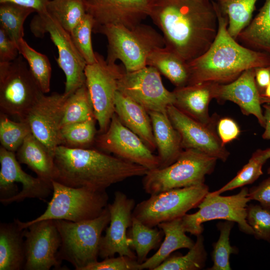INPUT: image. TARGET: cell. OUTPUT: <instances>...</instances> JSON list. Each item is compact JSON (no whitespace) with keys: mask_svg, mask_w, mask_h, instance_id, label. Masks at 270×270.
Masks as SVG:
<instances>
[{"mask_svg":"<svg viewBox=\"0 0 270 270\" xmlns=\"http://www.w3.org/2000/svg\"><path fill=\"white\" fill-rule=\"evenodd\" d=\"M216 84L204 82L176 88L172 91L175 99L174 106L191 118L215 128L216 117L210 116L208 106L214 98Z\"/></svg>","mask_w":270,"mask_h":270,"instance_id":"cell-22","label":"cell"},{"mask_svg":"<svg viewBox=\"0 0 270 270\" xmlns=\"http://www.w3.org/2000/svg\"><path fill=\"white\" fill-rule=\"evenodd\" d=\"M44 94L20 56L0 62V110L24 120Z\"/></svg>","mask_w":270,"mask_h":270,"instance_id":"cell-8","label":"cell"},{"mask_svg":"<svg viewBox=\"0 0 270 270\" xmlns=\"http://www.w3.org/2000/svg\"><path fill=\"white\" fill-rule=\"evenodd\" d=\"M94 29L106 25L132 28L148 16L151 0H84Z\"/></svg>","mask_w":270,"mask_h":270,"instance_id":"cell-20","label":"cell"},{"mask_svg":"<svg viewBox=\"0 0 270 270\" xmlns=\"http://www.w3.org/2000/svg\"><path fill=\"white\" fill-rule=\"evenodd\" d=\"M267 173H268V174H270V166H269V168L267 170Z\"/></svg>","mask_w":270,"mask_h":270,"instance_id":"cell-53","label":"cell"},{"mask_svg":"<svg viewBox=\"0 0 270 270\" xmlns=\"http://www.w3.org/2000/svg\"><path fill=\"white\" fill-rule=\"evenodd\" d=\"M212 1L218 18V32L208 49L188 62L190 78L188 85L204 82L226 84L247 70L270 65V54L248 48L230 34L228 17Z\"/></svg>","mask_w":270,"mask_h":270,"instance_id":"cell-3","label":"cell"},{"mask_svg":"<svg viewBox=\"0 0 270 270\" xmlns=\"http://www.w3.org/2000/svg\"><path fill=\"white\" fill-rule=\"evenodd\" d=\"M8 116L0 113V142L1 146L15 152L32 132L27 122H15Z\"/></svg>","mask_w":270,"mask_h":270,"instance_id":"cell-38","label":"cell"},{"mask_svg":"<svg viewBox=\"0 0 270 270\" xmlns=\"http://www.w3.org/2000/svg\"><path fill=\"white\" fill-rule=\"evenodd\" d=\"M93 32L104 35L108 40L106 60L123 64L127 72H134L146 66L149 54L165 46L164 37L150 25L140 23L130 28L122 26H98Z\"/></svg>","mask_w":270,"mask_h":270,"instance_id":"cell-4","label":"cell"},{"mask_svg":"<svg viewBox=\"0 0 270 270\" xmlns=\"http://www.w3.org/2000/svg\"><path fill=\"white\" fill-rule=\"evenodd\" d=\"M96 61L86 65V85L92 100L94 116L98 125V133L108 129L114 114L118 81L124 70L115 64L108 63L96 52Z\"/></svg>","mask_w":270,"mask_h":270,"instance_id":"cell-12","label":"cell"},{"mask_svg":"<svg viewBox=\"0 0 270 270\" xmlns=\"http://www.w3.org/2000/svg\"><path fill=\"white\" fill-rule=\"evenodd\" d=\"M30 27L36 37L42 38L48 34L57 48L58 56L56 62L66 76L64 94L68 96L86 84L85 60L76 47L70 34L47 12L37 13Z\"/></svg>","mask_w":270,"mask_h":270,"instance_id":"cell-10","label":"cell"},{"mask_svg":"<svg viewBox=\"0 0 270 270\" xmlns=\"http://www.w3.org/2000/svg\"><path fill=\"white\" fill-rule=\"evenodd\" d=\"M96 118L62 126L61 145L72 148H90L94 144L97 130Z\"/></svg>","mask_w":270,"mask_h":270,"instance_id":"cell-36","label":"cell"},{"mask_svg":"<svg viewBox=\"0 0 270 270\" xmlns=\"http://www.w3.org/2000/svg\"><path fill=\"white\" fill-rule=\"evenodd\" d=\"M150 227L132 216V222L127 232L130 248L134 250L140 264L146 259L148 253L160 246L164 232L159 228Z\"/></svg>","mask_w":270,"mask_h":270,"instance_id":"cell-30","label":"cell"},{"mask_svg":"<svg viewBox=\"0 0 270 270\" xmlns=\"http://www.w3.org/2000/svg\"><path fill=\"white\" fill-rule=\"evenodd\" d=\"M264 164L260 161L252 156L248 163L238 172L234 178L220 188L212 192L220 194L226 191L253 183L262 174V167Z\"/></svg>","mask_w":270,"mask_h":270,"instance_id":"cell-42","label":"cell"},{"mask_svg":"<svg viewBox=\"0 0 270 270\" xmlns=\"http://www.w3.org/2000/svg\"><path fill=\"white\" fill-rule=\"evenodd\" d=\"M56 180L73 188L104 190L112 184L143 176L146 168L98 149L58 146L54 154Z\"/></svg>","mask_w":270,"mask_h":270,"instance_id":"cell-2","label":"cell"},{"mask_svg":"<svg viewBox=\"0 0 270 270\" xmlns=\"http://www.w3.org/2000/svg\"><path fill=\"white\" fill-rule=\"evenodd\" d=\"M234 222L226 220L219 222L217 228L220 231V236L216 242L213 244L212 254V266L210 270H230V256L232 254L238 252L236 248L232 246L230 242V231Z\"/></svg>","mask_w":270,"mask_h":270,"instance_id":"cell-39","label":"cell"},{"mask_svg":"<svg viewBox=\"0 0 270 270\" xmlns=\"http://www.w3.org/2000/svg\"><path fill=\"white\" fill-rule=\"evenodd\" d=\"M166 112L180 134L184 150L194 149L222 162L227 160L230 152L221 142L214 128L191 118L174 105L168 106Z\"/></svg>","mask_w":270,"mask_h":270,"instance_id":"cell-19","label":"cell"},{"mask_svg":"<svg viewBox=\"0 0 270 270\" xmlns=\"http://www.w3.org/2000/svg\"><path fill=\"white\" fill-rule=\"evenodd\" d=\"M26 262L24 270H48L59 268L57 257L61 238L55 220H47L28 225L24 230Z\"/></svg>","mask_w":270,"mask_h":270,"instance_id":"cell-16","label":"cell"},{"mask_svg":"<svg viewBox=\"0 0 270 270\" xmlns=\"http://www.w3.org/2000/svg\"><path fill=\"white\" fill-rule=\"evenodd\" d=\"M216 127L218 135L224 145L237 138L240 132L236 122L229 118L220 119Z\"/></svg>","mask_w":270,"mask_h":270,"instance_id":"cell-44","label":"cell"},{"mask_svg":"<svg viewBox=\"0 0 270 270\" xmlns=\"http://www.w3.org/2000/svg\"><path fill=\"white\" fill-rule=\"evenodd\" d=\"M96 118L86 84L69 96L65 102L62 126Z\"/></svg>","mask_w":270,"mask_h":270,"instance_id":"cell-35","label":"cell"},{"mask_svg":"<svg viewBox=\"0 0 270 270\" xmlns=\"http://www.w3.org/2000/svg\"><path fill=\"white\" fill-rule=\"evenodd\" d=\"M46 10L70 34L87 14L84 0H50Z\"/></svg>","mask_w":270,"mask_h":270,"instance_id":"cell-32","label":"cell"},{"mask_svg":"<svg viewBox=\"0 0 270 270\" xmlns=\"http://www.w3.org/2000/svg\"><path fill=\"white\" fill-rule=\"evenodd\" d=\"M236 40L248 48L270 54V0H265L258 14L239 34Z\"/></svg>","mask_w":270,"mask_h":270,"instance_id":"cell-29","label":"cell"},{"mask_svg":"<svg viewBox=\"0 0 270 270\" xmlns=\"http://www.w3.org/2000/svg\"><path fill=\"white\" fill-rule=\"evenodd\" d=\"M114 113L121 122L138 135L152 152L156 149L151 120L144 108L118 90Z\"/></svg>","mask_w":270,"mask_h":270,"instance_id":"cell-23","label":"cell"},{"mask_svg":"<svg viewBox=\"0 0 270 270\" xmlns=\"http://www.w3.org/2000/svg\"><path fill=\"white\" fill-rule=\"evenodd\" d=\"M260 101L261 104H270V99L266 98L260 96Z\"/></svg>","mask_w":270,"mask_h":270,"instance_id":"cell-52","label":"cell"},{"mask_svg":"<svg viewBox=\"0 0 270 270\" xmlns=\"http://www.w3.org/2000/svg\"><path fill=\"white\" fill-rule=\"evenodd\" d=\"M260 96L264 98L270 99V84L266 86L263 93Z\"/></svg>","mask_w":270,"mask_h":270,"instance_id":"cell-51","label":"cell"},{"mask_svg":"<svg viewBox=\"0 0 270 270\" xmlns=\"http://www.w3.org/2000/svg\"><path fill=\"white\" fill-rule=\"evenodd\" d=\"M250 200L248 189L243 187L238 194L222 196L209 192L198 206L196 212L186 214L182 218L186 232L198 236L204 231L202 223L215 220L236 222L242 232L254 234V230L246 221L247 206Z\"/></svg>","mask_w":270,"mask_h":270,"instance_id":"cell-11","label":"cell"},{"mask_svg":"<svg viewBox=\"0 0 270 270\" xmlns=\"http://www.w3.org/2000/svg\"><path fill=\"white\" fill-rule=\"evenodd\" d=\"M24 230L14 220L0 224V270H24Z\"/></svg>","mask_w":270,"mask_h":270,"instance_id":"cell-27","label":"cell"},{"mask_svg":"<svg viewBox=\"0 0 270 270\" xmlns=\"http://www.w3.org/2000/svg\"><path fill=\"white\" fill-rule=\"evenodd\" d=\"M16 152L18 162L26 164L37 177L48 182L54 180V156L32 134L26 138Z\"/></svg>","mask_w":270,"mask_h":270,"instance_id":"cell-25","label":"cell"},{"mask_svg":"<svg viewBox=\"0 0 270 270\" xmlns=\"http://www.w3.org/2000/svg\"><path fill=\"white\" fill-rule=\"evenodd\" d=\"M160 160V167L174 162L184 149L179 132L171 122L167 113L148 112Z\"/></svg>","mask_w":270,"mask_h":270,"instance_id":"cell-24","label":"cell"},{"mask_svg":"<svg viewBox=\"0 0 270 270\" xmlns=\"http://www.w3.org/2000/svg\"><path fill=\"white\" fill-rule=\"evenodd\" d=\"M110 221L108 206L92 220L78 222L55 220L61 238L58 260L67 261L76 270H84L98 261L102 233Z\"/></svg>","mask_w":270,"mask_h":270,"instance_id":"cell-6","label":"cell"},{"mask_svg":"<svg viewBox=\"0 0 270 270\" xmlns=\"http://www.w3.org/2000/svg\"><path fill=\"white\" fill-rule=\"evenodd\" d=\"M214 98L218 103L228 100L236 104L243 114L254 116L264 127L266 121L260 106V94L255 82V68L245 70L230 83L216 84Z\"/></svg>","mask_w":270,"mask_h":270,"instance_id":"cell-21","label":"cell"},{"mask_svg":"<svg viewBox=\"0 0 270 270\" xmlns=\"http://www.w3.org/2000/svg\"><path fill=\"white\" fill-rule=\"evenodd\" d=\"M248 197L250 200H256L263 206H270V176L248 190Z\"/></svg>","mask_w":270,"mask_h":270,"instance_id":"cell-46","label":"cell"},{"mask_svg":"<svg viewBox=\"0 0 270 270\" xmlns=\"http://www.w3.org/2000/svg\"><path fill=\"white\" fill-rule=\"evenodd\" d=\"M209 192L207 185L173 188L150 195L136 204L132 216L150 227L182 218L198 206Z\"/></svg>","mask_w":270,"mask_h":270,"instance_id":"cell-9","label":"cell"},{"mask_svg":"<svg viewBox=\"0 0 270 270\" xmlns=\"http://www.w3.org/2000/svg\"><path fill=\"white\" fill-rule=\"evenodd\" d=\"M217 160L194 149L184 150L172 164L148 170L143 176V189L146 194L153 195L204 184L206 176L214 170Z\"/></svg>","mask_w":270,"mask_h":270,"instance_id":"cell-7","label":"cell"},{"mask_svg":"<svg viewBox=\"0 0 270 270\" xmlns=\"http://www.w3.org/2000/svg\"><path fill=\"white\" fill-rule=\"evenodd\" d=\"M50 0H0V4L12 2L31 8L38 14L46 12V7Z\"/></svg>","mask_w":270,"mask_h":270,"instance_id":"cell-48","label":"cell"},{"mask_svg":"<svg viewBox=\"0 0 270 270\" xmlns=\"http://www.w3.org/2000/svg\"><path fill=\"white\" fill-rule=\"evenodd\" d=\"M94 144L98 150L148 170L160 167L158 156L138 135L121 122L115 113L106 130L97 134Z\"/></svg>","mask_w":270,"mask_h":270,"instance_id":"cell-15","label":"cell"},{"mask_svg":"<svg viewBox=\"0 0 270 270\" xmlns=\"http://www.w3.org/2000/svg\"><path fill=\"white\" fill-rule=\"evenodd\" d=\"M164 232V238L158 250L144 262L139 264V270H154L171 254L181 248H190L194 242L186 234L182 218L162 222L157 226Z\"/></svg>","mask_w":270,"mask_h":270,"instance_id":"cell-26","label":"cell"},{"mask_svg":"<svg viewBox=\"0 0 270 270\" xmlns=\"http://www.w3.org/2000/svg\"><path fill=\"white\" fill-rule=\"evenodd\" d=\"M135 200L125 194L116 191L112 203L108 204L110 214L109 226L102 236L99 247V256L106 258L115 254L126 256L136 259L130 248L127 232L132 222Z\"/></svg>","mask_w":270,"mask_h":270,"instance_id":"cell-17","label":"cell"},{"mask_svg":"<svg viewBox=\"0 0 270 270\" xmlns=\"http://www.w3.org/2000/svg\"><path fill=\"white\" fill-rule=\"evenodd\" d=\"M36 12L31 8L12 2L0 4V28L18 44L24 36V24L30 14Z\"/></svg>","mask_w":270,"mask_h":270,"instance_id":"cell-37","label":"cell"},{"mask_svg":"<svg viewBox=\"0 0 270 270\" xmlns=\"http://www.w3.org/2000/svg\"><path fill=\"white\" fill-rule=\"evenodd\" d=\"M146 65L156 68L176 88L184 86L188 84L190 70L188 62L165 46L150 52L147 57Z\"/></svg>","mask_w":270,"mask_h":270,"instance_id":"cell-28","label":"cell"},{"mask_svg":"<svg viewBox=\"0 0 270 270\" xmlns=\"http://www.w3.org/2000/svg\"><path fill=\"white\" fill-rule=\"evenodd\" d=\"M207 253L202 234L185 255H170L154 270H199L206 265Z\"/></svg>","mask_w":270,"mask_h":270,"instance_id":"cell-34","label":"cell"},{"mask_svg":"<svg viewBox=\"0 0 270 270\" xmlns=\"http://www.w3.org/2000/svg\"><path fill=\"white\" fill-rule=\"evenodd\" d=\"M0 201L4 205L28 198L44 200L52 192V182L33 177L22 168L14 152L0 148Z\"/></svg>","mask_w":270,"mask_h":270,"instance_id":"cell-14","label":"cell"},{"mask_svg":"<svg viewBox=\"0 0 270 270\" xmlns=\"http://www.w3.org/2000/svg\"><path fill=\"white\" fill-rule=\"evenodd\" d=\"M148 16L162 32L164 46L188 62L206 52L218 32L212 0H151Z\"/></svg>","mask_w":270,"mask_h":270,"instance_id":"cell-1","label":"cell"},{"mask_svg":"<svg viewBox=\"0 0 270 270\" xmlns=\"http://www.w3.org/2000/svg\"><path fill=\"white\" fill-rule=\"evenodd\" d=\"M137 259L126 256L110 257L101 262H93L84 270H139Z\"/></svg>","mask_w":270,"mask_h":270,"instance_id":"cell-43","label":"cell"},{"mask_svg":"<svg viewBox=\"0 0 270 270\" xmlns=\"http://www.w3.org/2000/svg\"><path fill=\"white\" fill-rule=\"evenodd\" d=\"M252 156L264 164L270 158V148L264 150H258L252 154Z\"/></svg>","mask_w":270,"mask_h":270,"instance_id":"cell-50","label":"cell"},{"mask_svg":"<svg viewBox=\"0 0 270 270\" xmlns=\"http://www.w3.org/2000/svg\"><path fill=\"white\" fill-rule=\"evenodd\" d=\"M94 26L93 18L87 13L70 34L76 47L86 64H92L96 61V52L93 50L92 41V32Z\"/></svg>","mask_w":270,"mask_h":270,"instance_id":"cell-40","label":"cell"},{"mask_svg":"<svg viewBox=\"0 0 270 270\" xmlns=\"http://www.w3.org/2000/svg\"><path fill=\"white\" fill-rule=\"evenodd\" d=\"M255 82L261 95L270 84V65L255 68Z\"/></svg>","mask_w":270,"mask_h":270,"instance_id":"cell-47","label":"cell"},{"mask_svg":"<svg viewBox=\"0 0 270 270\" xmlns=\"http://www.w3.org/2000/svg\"><path fill=\"white\" fill-rule=\"evenodd\" d=\"M52 197L46 210L35 219L26 222L14 220L24 230L34 222L43 220H65L78 222L99 216L108 204L106 190L73 188L52 180Z\"/></svg>","mask_w":270,"mask_h":270,"instance_id":"cell-5","label":"cell"},{"mask_svg":"<svg viewBox=\"0 0 270 270\" xmlns=\"http://www.w3.org/2000/svg\"><path fill=\"white\" fill-rule=\"evenodd\" d=\"M68 97L64 93L44 94L24 120L28 124L32 134L54 156L56 148L61 145L60 130Z\"/></svg>","mask_w":270,"mask_h":270,"instance_id":"cell-18","label":"cell"},{"mask_svg":"<svg viewBox=\"0 0 270 270\" xmlns=\"http://www.w3.org/2000/svg\"><path fill=\"white\" fill-rule=\"evenodd\" d=\"M19 53L27 62L30 70L44 94L50 89L52 67L48 58L32 48L24 39L18 43Z\"/></svg>","mask_w":270,"mask_h":270,"instance_id":"cell-33","label":"cell"},{"mask_svg":"<svg viewBox=\"0 0 270 270\" xmlns=\"http://www.w3.org/2000/svg\"><path fill=\"white\" fill-rule=\"evenodd\" d=\"M228 18V30L236 40L241 31L252 20L258 0H212Z\"/></svg>","mask_w":270,"mask_h":270,"instance_id":"cell-31","label":"cell"},{"mask_svg":"<svg viewBox=\"0 0 270 270\" xmlns=\"http://www.w3.org/2000/svg\"><path fill=\"white\" fill-rule=\"evenodd\" d=\"M263 107L264 110V116L266 124L262 137L265 140H270V104H265L263 105Z\"/></svg>","mask_w":270,"mask_h":270,"instance_id":"cell-49","label":"cell"},{"mask_svg":"<svg viewBox=\"0 0 270 270\" xmlns=\"http://www.w3.org/2000/svg\"><path fill=\"white\" fill-rule=\"evenodd\" d=\"M18 54L17 44L0 28V62L13 61L18 57Z\"/></svg>","mask_w":270,"mask_h":270,"instance_id":"cell-45","label":"cell"},{"mask_svg":"<svg viewBox=\"0 0 270 270\" xmlns=\"http://www.w3.org/2000/svg\"><path fill=\"white\" fill-rule=\"evenodd\" d=\"M118 90L148 112L167 113L168 106L175 100L173 92L164 87L160 74L151 66L132 72L124 70L118 81Z\"/></svg>","mask_w":270,"mask_h":270,"instance_id":"cell-13","label":"cell"},{"mask_svg":"<svg viewBox=\"0 0 270 270\" xmlns=\"http://www.w3.org/2000/svg\"><path fill=\"white\" fill-rule=\"evenodd\" d=\"M246 221L257 240L270 243V206L259 204L247 206Z\"/></svg>","mask_w":270,"mask_h":270,"instance_id":"cell-41","label":"cell"}]
</instances>
